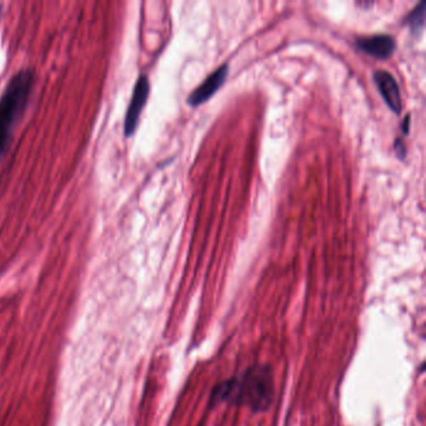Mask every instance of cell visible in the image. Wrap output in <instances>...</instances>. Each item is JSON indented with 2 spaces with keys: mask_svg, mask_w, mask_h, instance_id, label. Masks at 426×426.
Wrapping results in <instances>:
<instances>
[{
  "mask_svg": "<svg viewBox=\"0 0 426 426\" xmlns=\"http://www.w3.org/2000/svg\"><path fill=\"white\" fill-rule=\"evenodd\" d=\"M274 394L273 371L270 366L258 364L215 385L209 405L229 403L246 406L254 412H264L273 404Z\"/></svg>",
  "mask_w": 426,
  "mask_h": 426,
  "instance_id": "obj_1",
  "label": "cell"
},
{
  "mask_svg": "<svg viewBox=\"0 0 426 426\" xmlns=\"http://www.w3.org/2000/svg\"><path fill=\"white\" fill-rule=\"evenodd\" d=\"M34 80L33 70H19L10 78L0 97V158L10 143L13 128L28 105Z\"/></svg>",
  "mask_w": 426,
  "mask_h": 426,
  "instance_id": "obj_2",
  "label": "cell"
},
{
  "mask_svg": "<svg viewBox=\"0 0 426 426\" xmlns=\"http://www.w3.org/2000/svg\"><path fill=\"white\" fill-rule=\"evenodd\" d=\"M149 93H150L149 79L147 75H140L134 86L132 100L126 110V121H124L126 137H132L135 133L137 126L139 124L140 114L143 112V108L147 104Z\"/></svg>",
  "mask_w": 426,
  "mask_h": 426,
  "instance_id": "obj_3",
  "label": "cell"
},
{
  "mask_svg": "<svg viewBox=\"0 0 426 426\" xmlns=\"http://www.w3.org/2000/svg\"><path fill=\"white\" fill-rule=\"evenodd\" d=\"M228 74H229V64L220 65L204 80L202 84L191 91V94L188 97V104L191 106H199L208 102L223 86Z\"/></svg>",
  "mask_w": 426,
  "mask_h": 426,
  "instance_id": "obj_4",
  "label": "cell"
},
{
  "mask_svg": "<svg viewBox=\"0 0 426 426\" xmlns=\"http://www.w3.org/2000/svg\"><path fill=\"white\" fill-rule=\"evenodd\" d=\"M357 48L366 53L368 56L377 59L386 60L394 54L397 49V43L392 35L377 34L370 36H360L355 40Z\"/></svg>",
  "mask_w": 426,
  "mask_h": 426,
  "instance_id": "obj_5",
  "label": "cell"
},
{
  "mask_svg": "<svg viewBox=\"0 0 426 426\" xmlns=\"http://www.w3.org/2000/svg\"><path fill=\"white\" fill-rule=\"evenodd\" d=\"M374 80L385 103L395 114H400L403 109V100L397 79L388 70H377L374 71Z\"/></svg>",
  "mask_w": 426,
  "mask_h": 426,
  "instance_id": "obj_6",
  "label": "cell"
},
{
  "mask_svg": "<svg viewBox=\"0 0 426 426\" xmlns=\"http://www.w3.org/2000/svg\"><path fill=\"white\" fill-rule=\"evenodd\" d=\"M425 1H420L416 7L406 15L405 23L414 36H420L425 27Z\"/></svg>",
  "mask_w": 426,
  "mask_h": 426,
  "instance_id": "obj_7",
  "label": "cell"
},
{
  "mask_svg": "<svg viewBox=\"0 0 426 426\" xmlns=\"http://www.w3.org/2000/svg\"><path fill=\"white\" fill-rule=\"evenodd\" d=\"M394 147H395V153L398 155L399 159H400V161H404L406 156L405 143L401 139H397L395 140Z\"/></svg>",
  "mask_w": 426,
  "mask_h": 426,
  "instance_id": "obj_8",
  "label": "cell"
},
{
  "mask_svg": "<svg viewBox=\"0 0 426 426\" xmlns=\"http://www.w3.org/2000/svg\"><path fill=\"white\" fill-rule=\"evenodd\" d=\"M409 128H410V115H407L405 119H404V123H403V130H404V134L409 133Z\"/></svg>",
  "mask_w": 426,
  "mask_h": 426,
  "instance_id": "obj_9",
  "label": "cell"
},
{
  "mask_svg": "<svg viewBox=\"0 0 426 426\" xmlns=\"http://www.w3.org/2000/svg\"><path fill=\"white\" fill-rule=\"evenodd\" d=\"M0 14H1V7H0Z\"/></svg>",
  "mask_w": 426,
  "mask_h": 426,
  "instance_id": "obj_10",
  "label": "cell"
}]
</instances>
